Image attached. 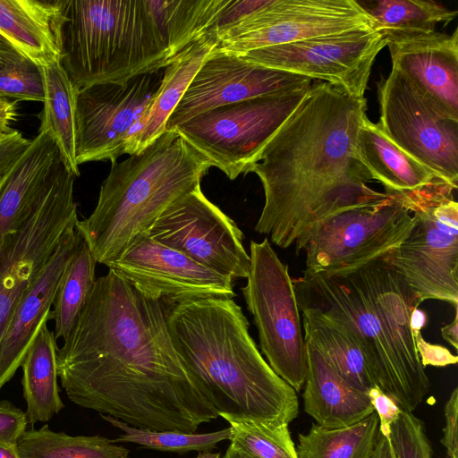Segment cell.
I'll list each match as a JSON object with an SVG mask.
<instances>
[{
    "instance_id": "44",
    "label": "cell",
    "mask_w": 458,
    "mask_h": 458,
    "mask_svg": "<svg viewBox=\"0 0 458 458\" xmlns=\"http://www.w3.org/2000/svg\"><path fill=\"white\" fill-rule=\"evenodd\" d=\"M369 458H397L390 437L383 436L378 432V437Z\"/></svg>"
},
{
    "instance_id": "30",
    "label": "cell",
    "mask_w": 458,
    "mask_h": 458,
    "mask_svg": "<svg viewBox=\"0 0 458 458\" xmlns=\"http://www.w3.org/2000/svg\"><path fill=\"white\" fill-rule=\"evenodd\" d=\"M370 20L374 29L384 36L428 33L437 23H449L458 12L435 1L424 0H355Z\"/></svg>"
},
{
    "instance_id": "38",
    "label": "cell",
    "mask_w": 458,
    "mask_h": 458,
    "mask_svg": "<svg viewBox=\"0 0 458 458\" xmlns=\"http://www.w3.org/2000/svg\"><path fill=\"white\" fill-rule=\"evenodd\" d=\"M27 425L25 411L7 400L0 401V443H17Z\"/></svg>"
},
{
    "instance_id": "31",
    "label": "cell",
    "mask_w": 458,
    "mask_h": 458,
    "mask_svg": "<svg viewBox=\"0 0 458 458\" xmlns=\"http://www.w3.org/2000/svg\"><path fill=\"white\" fill-rule=\"evenodd\" d=\"M379 422L374 411L360 421L338 428L313 424L299 434V458H369L377 437Z\"/></svg>"
},
{
    "instance_id": "15",
    "label": "cell",
    "mask_w": 458,
    "mask_h": 458,
    "mask_svg": "<svg viewBox=\"0 0 458 458\" xmlns=\"http://www.w3.org/2000/svg\"><path fill=\"white\" fill-rule=\"evenodd\" d=\"M164 72L124 82L93 84L77 91L75 152L78 165L116 162L133 136L161 85Z\"/></svg>"
},
{
    "instance_id": "23",
    "label": "cell",
    "mask_w": 458,
    "mask_h": 458,
    "mask_svg": "<svg viewBox=\"0 0 458 458\" xmlns=\"http://www.w3.org/2000/svg\"><path fill=\"white\" fill-rule=\"evenodd\" d=\"M217 43L216 31H211L183 49L165 67L158 91L135 133L126 142L123 154L141 152L166 131L169 116Z\"/></svg>"
},
{
    "instance_id": "41",
    "label": "cell",
    "mask_w": 458,
    "mask_h": 458,
    "mask_svg": "<svg viewBox=\"0 0 458 458\" xmlns=\"http://www.w3.org/2000/svg\"><path fill=\"white\" fill-rule=\"evenodd\" d=\"M445 425L441 444L445 447L447 458H458V388L451 393L444 409Z\"/></svg>"
},
{
    "instance_id": "10",
    "label": "cell",
    "mask_w": 458,
    "mask_h": 458,
    "mask_svg": "<svg viewBox=\"0 0 458 458\" xmlns=\"http://www.w3.org/2000/svg\"><path fill=\"white\" fill-rule=\"evenodd\" d=\"M412 213L394 195L337 213L295 242L304 251L303 273H336L380 258L400 244Z\"/></svg>"
},
{
    "instance_id": "35",
    "label": "cell",
    "mask_w": 458,
    "mask_h": 458,
    "mask_svg": "<svg viewBox=\"0 0 458 458\" xmlns=\"http://www.w3.org/2000/svg\"><path fill=\"white\" fill-rule=\"evenodd\" d=\"M103 420L121 429L123 434L114 443L128 442L157 451L184 454L191 451L208 452L231 436L230 428L211 433L196 434L180 431H158L130 426L111 416L101 414Z\"/></svg>"
},
{
    "instance_id": "2",
    "label": "cell",
    "mask_w": 458,
    "mask_h": 458,
    "mask_svg": "<svg viewBox=\"0 0 458 458\" xmlns=\"http://www.w3.org/2000/svg\"><path fill=\"white\" fill-rule=\"evenodd\" d=\"M366 110L365 98L311 85L250 169L265 194L257 233L286 249L332 216L387 197L368 185L357 152Z\"/></svg>"
},
{
    "instance_id": "29",
    "label": "cell",
    "mask_w": 458,
    "mask_h": 458,
    "mask_svg": "<svg viewBox=\"0 0 458 458\" xmlns=\"http://www.w3.org/2000/svg\"><path fill=\"white\" fill-rule=\"evenodd\" d=\"M230 0L151 1L165 36L168 64L183 49L215 31Z\"/></svg>"
},
{
    "instance_id": "49",
    "label": "cell",
    "mask_w": 458,
    "mask_h": 458,
    "mask_svg": "<svg viewBox=\"0 0 458 458\" xmlns=\"http://www.w3.org/2000/svg\"><path fill=\"white\" fill-rule=\"evenodd\" d=\"M195 458H222L220 453L199 452Z\"/></svg>"
},
{
    "instance_id": "45",
    "label": "cell",
    "mask_w": 458,
    "mask_h": 458,
    "mask_svg": "<svg viewBox=\"0 0 458 458\" xmlns=\"http://www.w3.org/2000/svg\"><path fill=\"white\" fill-rule=\"evenodd\" d=\"M442 337L451 344L455 350L458 348V315L457 309H455V314L454 320L441 327L440 329Z\"/></svg>"
},
{
    "instance_id": "24",
    "label": "cell",
    "mask_w": 458,
    "mask_h": 458,
    "mask_svg": "<svg viewBox=\"0 0 458 458\" xmlns=\"http://www.w3.org/2000/svg\"><path fill=\"white\" fill-rule=\"evenodd\" d=\"M356 145L359 157L372 180L379 182L388 195L411 193L440 181L397 147L379 123H373L367 116L359 128Z\"/></svg>"
},
{
    "instance_id": "7",
    "label": "cell",
    "mask_w": 458,
    "mask_h": 458,
    "mask_svg": "<svg viewBox=\"0 0 458 458\" xmlns=\"http://www.w3.org/2000/svg\"><path fill=\"white\" fill-rule=\"evenodd\" d=\"M456 191L437 181L411 193L394 195L412 213L406 238L381 258L419 300L458 305V203Z\"/></svg>"
},
{
    "instance_id": "26",
    "label": "cell",
    "mask_w": 458,
    "mask_h": 458,
    "mask_svg": "<svg viewBox=\"0 0 458 458\" xmlns=\"http://www.w3.org/2000/svg\"><path fill=\"white\" fill-rule=\"evenodd\" d=\"M56 339L44 321L33 338L21 367L28 424L46 422L64 407L57 384Z\"/></svg>"
},
{
    "instance_id": "46",
    "label": "cell",
    "mask_w": 458,
    "mask_h": 458,
    "mask_svg": "<svg viewBox=\"0 0 458 458\" xmlns=\"http://www.w3.org/2000/svg\"><path fill=\"white\" fill-rule=\"evenodd\" d=\"M427 321V316L423 310L415 309L411 317V327L413 331H421Z\"/></svg>"
},
{
    "instance_id": "3",
    "label": "cell",
    "mask_w": 458,
    "mask_h": 458,
    "mask_svg": "<svg viewBox=\"0 0 458 458\" xmlns=\"http://www.w3.org/2000/svg\"><path fill=\"white\" fill-rule=\"evenodd\" d=\"M300 309L320 312L360 344L377 386L412 412L430 388L411 327L421 301L381 257L336 273L293 279Z\"/></svg>"
},
{
    "instance_id": "25",
    "label": "cell",
    "mask_w": 458,
    "mask_h": 458,
    "mask_svg": "<svg viewBox=\"0 0 458 458\" xmlns=\"http://www.w3.org/2000/svg\"><path fill=\"white\" fill-rule=\"evenodd\" d=\"M58 0H0V37L45 66L60 60Z\"/></svg>"
},
{
    "instance_id": "22",
    "label": "cell",
    "mask_w": 458,
    "mask_h": 458,
    "mask_svg": "<svg viewBox=\"0 0 458 458\" xmlns=\"http://www.w3.org/2000/svg\"><path fill=\"white\" fill-rule=\"evenodd\" d=\"M306 346L308 368L303 405L305 412L317 425L327 428H343L374 412L366 393L344 380L311 344L306 342Z\"/></svg>"
},
{
    "instance_id": "37",
    "label": "cell",
    "mask_w": 458,
    "mask_h": 458,
    "mask_svg": "<svg viewBox=\"0 0 458 458\" xmlns=\"http://www.w3.org/2000/svg\"><path fill=\"white\" fill-rule=\"evenodd\" d=\"M390 439L397 458H432L424 423L411 411L402 410L391 427Z\"/></svg>"
},
{
    "instance_id": "43",
    "label": "cell",
    "mask_w": 458,
    "mask_h": 458,
    "mask_svg": "<svg viewBox=\"0 0 458 458\" xmlns=\"http://www.w3.org/2000/svg\"><path fill=\"white\" fill-rule=\"evenodd\" d=\"M17 103V100L0 97V139L15 131L11 127V123L18 117Z\"/></svg>"
},
{
    "instance_id": "18",
    "label": "cell",
    "mask_w": 458,
    "mask_h": 458,
    "mask_svg": "<svg viewBox=\"0 0 458 458\" xmlns=\"http://www.w3.org/2000/svg\"><path fill=\"white\" fill-rule=\"evenodd\" d=\"M312 80L250 63L237 55L214 49L198 70L165 130L174 128L208 110L251 98L297 91Z\"/></svg>"
},
{
    "instance_id": "11",
    "label": "cell",
    "mask_w": 458,
    "mask_h": 458,
    "mask_svg": "<svg viewBox=\"0 0 458 458\" xmlns=\"http://www.w3.org/2000/svg\"><path fill=\"white\" fill-rule=\"evenodd\" d=\"M76 176L64 164L49 191L0 251V342L22 295L78 222L73 188Z\"/></svg>"
},
{
    "instance_id": "14",
    "label": "cell",
    "mask_w": 458,
    "mask_h": 458,
    "mask_svg": "<svg viewBox=\"0 0 458 458\" xmlns=\"http://www.w3.org/2000/svg\"><path fill=\"white\" fill-rule=\"evenodd\" d=\"M386 46L383 33L369 27L237 55L255 64L324 81L351 96L365 98L374 61Z\"/></svg>"
},
{
    "instance_id": "47",
    "label": "cell",
    "mask_w": 458,
    "mask_h": 458,
    "mask_svg": "<svg viewBox=\"0 0 458 458\" xmlns=\"http://www.w3.org/2000/svg\"><path fill=\"white\" fill-rule=\"evenodd\" d=\"M0 458H21L17 443H0Z\"/></svg>"
},
{
    "instance_id": "40",
    "label": "cell",
    "mask_w": 458,
    "mask_h": 458,
    "mask_svg": "<svg viewBox=\"0 0 458 458\" xmlns=\"http://www.w3.org/2000/svg\"><path fill=\"white\" fill-rule=\"evenodd\" d=\"M412 333L416 349L424 369L428 365L445 367L457 363L458 357L452 354L448 349L427 342L422 336L421 331H413Z\"/></svg>"
},
{
    "instance_id": "36",
    "label": "cell",
    "mask_w": 458,
    "mask_h": 458,
    "mask_svg": "<svg viewBox=\"0 0 458 458\" xmlns=\"http://www.w3.org/2000/svg\"><path fill=\"white\" fill-rule=\"evenodd\" d=\"M0 97L44 102L43 67L0 37Z\"/></svg>"
},
{
    "instance_id": "13",
    "label": "cell",
    "mask_w": 458,
    "mask_h": 458,
    "mask_svg": "<svg viewBox=\"0 0 458 458\" xmlns=\"http://www.w3.org/2000/svg\"><path fill=\"white\" fill-rule=\"evenodd\" d=\"M372 27L355 0H267L234 24L216 31L219 52L249 51Z\"/></svg>"
},
{
    "instance_id": "8",
    "label": "cell",
    "mask_w": 458,
    "mask_h": 458,
    "mask_svg": "<svg viewBox=\"0 0 458 458\" xmlns=\"http://www.w3.org/2000/svg\"><path fill=\"white\" fill-rule=\"evenodd\" d=\"M250 268L242 293L258 329L259 346L274 372L300 392L307 373L301 310L288 266L268 238L250 244Z\"/></svg>"
},
{
    "instance_id": "6",
    "label": "cell",
    "mask_w": 458,
    "mask_h": 458,
    "mask_svg": "<svg viewBox=\"0 0 458 458\" xmlns=\"http://www.w3.org/2000/svg\"><path fill=\"white\" fill-rule=\"evenodd\" d=\"M60 64L77 89L161 71L168 52L151 1L58 0Z\"/></svg>"
},
{
    "instance_id": "27",
    "label": "cell",
    "mask_w": 458,
    "mask_h": 458,
    "mask_svg": "<svg viewBox=\"0 0 458 458\" xmlns=\"http://www.w3.org/2000/svg\"><path fill=\"white\" fill-rule=\"evenodd\" d=\"M300 310L305 341L316 347L330 366L355 388L367 394L377 386L355 337L320 312Z\"/></svg>"
},
{
    "instance_id": "21",
    "label": "cell",
    "mask_w": 458,
    "mask_h": 458,
    "mask_svg": "<svg viewBox=\"0 0 458 458\" xmlns=\"http://www.w3.org/2000/svg\"><path fill=\"white\" fill-rule=\"evenodd\" d=\"M64 164L49 133L38 131L0 182V251L52 188Z\"/></svg>"
},
{
    "instance_id": "1",
    "label": "cell",
    "mask_w": 458,
    "mask_h": 458,
    "mask_svg": "<svg viewBox=\"0 0 458 458\" xmlns=\"http://www.w3.org/2000/svg\"><path fill=\"white\" fill-rule=\"evenodd\" d=\"M56 364L72 403L135 428L195 433L218 418L173 344L166 306L110 268L57 347Z\"/></svg>"
},
{
    "instance_id": "17",
    "label": "cell",
    "mask_w": 458,
    "mask_h": 458,
    "mask_svg": "<svg viewBox=\"0 0 458 458\" xmlns=\"http://www.w3.org/2000/svg\"><path fill=\"white\" fill-rule=\"evenodd\" d=\"M142 294L166 307L202 298H233L234 280L150 238L136 237L107 267Z\"/></svg>"
},
{
    "instance_id": "19",
    "label": "cell",
    "mask_w": 458,
    "mask_h": 458,
    "mask_svg": "<svg viewBox=\"0 0 458 458\" xmlns=\"http://www.w3.org/2000/svg\"><path fill=\"white\" fill-rule=\"evenodd\" d=\"M392 68L432 106L458 120V29L385 36Z\"/></svg>"
},
{
    "instance_id": "42",
    "label": "cell",
    "mask_w": 458,
    "mask_h": 458,
    "mask_svg": "<svg viewBox=\"0 0 458 458\" xmlns=\"http://www.w3.org/2000/svg\"><path fill=\"white\" fill-rule=\"evenodd\" d=\"M31 140L24 138L16 130L12 134L0 139V182L28 149Z\"/></svg>"
},
{
    "instance_id": "9",
    "label": "cell",
    "mask_w": 458,
    "mask_h": 458,
    "mask_svg": "<svg viewBox=\"0 0 458 458\" xmlns=\"http://www.w3.org/2000/svg\"><path fill=\"white\" fill-rule=\"evenodd\" d=\"M310 88L251 98L203 112L174 130L230 180L251 166Z\"/></svg>"
},
{
    "instance_id": "12",
    "label": "cell",
    "mask_w": 458,
    "mask_h": 458,
    "mask_svg": "<svg viewBox=\"0 0 458 458\" xmlns=\"http://www.w3.org/2000/svg\"><path fill=\"white\" fill-rule=\"evenodd\" d=\"M380 122L402 150L457 190L458 120L437 110L397 70L379 89Z\"/></svg>"
},
{
    "instance_id": "34",
    "label": "cell",
    "mask_w": 458,
    "mask_h": 458,
    "mask_svg": "<svg viewBox=\"0 0 458 458\" xmlns=\"http://www.w3.org/2000/svg\"><path fill=\"white\" fill-rule=\"evenodd\" d=\"M230 445L245 458H299L289 424L229 420Z\"/></svg>"
},
{
    "instance_id": "32",
    "label": "cell",
    "mask_w": 458,
    "mask_h": 458,
    "mask_svg": "<svg viewBox=\"0 0 458 458\" xmlns=\"http://www.w3.org/2000/svg\"><path fill=\"white\" fill-rule=\"evenodd\" d=\"M97 262L82 241L60 278L50 312L54 335L64 340L75 327L96 282Z\"/></svg>"
},
{
    "instance_id": "48",
    "label": "cell",
    "mask_w": 458,
    "mask_h": 458,
    "mask_svg": "<svg viewBox=\"0 0 458 458\" xmlns=\"http://www.w3.org/2000/svg\"><path fill=\"white\" fill-rule=\"evenodd\" d=\"M224 458H245L243 457L238 451H236L233 447L229 445L227 448Z\"/></svg>"
},
{
    "instance_id": "20",
    "label": "cell",
    "mask_w": 458,
    "mask_h": 458,
    "mask_svg": "<svg viewBox=\"0 0 458 458\" xmlns=\"http://www.w3.org/2000/svg\"><path fill=\"white\" fill-rule=\"evenodd\" d=\"M76 225L67 229L55 250L18 302L0 342V390L21 367L40 325L50 320L56 289L82 238Z\"/></svg>"
},
{
    "instance_id": "5",
    "label": "cell",
    "mask_w": 458,
    "mask_h": 458,
    "mask_svg": "<svg viewBox=\"0 0 458 458\" xmlns=\"http://www.w3.org/2000/svg\"><path fill=\"white\" fill-rule=\"evenodd\" d=\"M210 166L175 131L112 163L94 210L75 226L96 262L116 260L174 201L200 185Z\"/></svg>"
},
{
    "instance_id": "33",
    "label": "cell",
    "mask_w": 458,
    "mask_h": 458,
    "mask_svg": "<svg viewBox=\"0 0 458 458\" xmlns=\"http://www.w3.org/2000/svg\"><path fill=\"white\" fill-rule=\"evenodd\" d=\"M21 458H129V450L101 436H70L47 425L26 430L17 441Z\"/></svg>"
},
{
    "instance_id": "4",
    "label": "cell",
    "mask_w": 458,
    "mask_h": 458,
    "mask_svg": "<svg viewBox=\"0 0 458 458\" xmlns=\"http://www.w3.org/2000/svg\"><path fill=\"white\" fill-rule=\"evenodd\" d=\"M166 322L185 369L218 417L275 424L297 417L295 390L265 360L233 298L167 306Z\"/></svg>"
},
{
    "instance_id": "28",
    "label": "cell",
    "mask_w": 458,
    "mask_h": 458,
    "mask_svg": "<svg viewBox=\"0 0 458 458\" xmlns=\"http://www.w3.org/2000/svg\"><path fill=\"white\" fill-rule=\"evenodd\" d=\"M43 67L45 80L44 107L39 131L49 133L55 140L66 167L80 176L75 152V111L78 89L59 61Z\"/></svg>"
},
{
    "instance_id": "16",
    "label": "cell",
    "mask_w": 458,
    "mask_h": 458,
    "mask_svg": "<svg viewBox=\"0 0 458 458\" xmlns=\"http://www.w3.org/2000/svg\"><path fill=\"white\" fill-rule=\"evenodd\" d=\"M146 233L224 276H248L250 255L242 230L207 199L200 185L174 201Z\"/></svg>"
},
{
    "instance_id": "39",
    "label": "cell",
    "mask_w": 458,
    "mask_h": 458,
    "mask_svg": "<svg viewBox=\"0 0 458 458\" xmlns=\"http://www.w3.org/2000/svg\"><path fill=\"white\" fill-rule=\"evenodd\" d=\"M367 395L369 398L374 411L377 415L379 433L383 436L390 437L391 427L399 418L402 409L378 386L370 388Z\"/></svg>"
}]
</instances>
